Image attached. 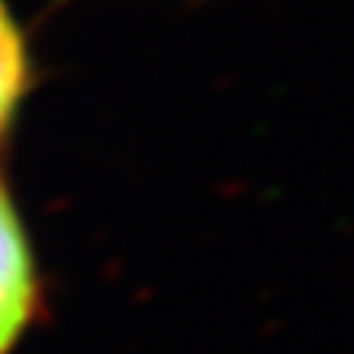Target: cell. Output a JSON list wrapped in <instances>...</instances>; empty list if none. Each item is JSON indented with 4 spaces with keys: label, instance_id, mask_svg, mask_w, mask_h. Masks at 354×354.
Here are the masks:
<instances>
[{
    "label": "cell",
    "instance_id": "cell-2",
    "mask_svg": "<svg viewBox=\"0 0 354 354\" xmlns=\"http://www.w3.org/2000/svg\"><path fill=\"white\" fill-rule=\"evenodd\" d=\"M30 88V56L10 7L0 0V141L10 131Z\"/></svg>",
    "mask_w": 354,
    "mask_h": 354
},
{
    "label": "cell",
    "instance_id": "cell-1",
    "mask_svg": "<svg viewBox=\"0 0 354 354\" xmlns=\"http://www.w3.org/2000/svg\"><path fill=\"white\" fill-rule=\"evenodd\" d=\"M39 312V269L26 223L0 180V354H13Z\"/></svg>",
    "mask_w": 354,
    "mask_h": 354
}]
</instances>
